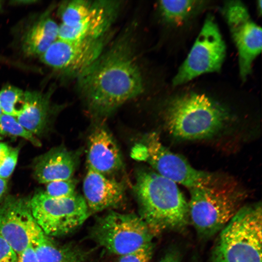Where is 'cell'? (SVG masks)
Wrapping results in <instances>:
<instances>
[{
	"instance_id": "4fadbf2b",
	"label": "cell",
	"mask_w": 262,
	"mask_h": 262,
	"mask_svg": "<svg viewBox=\"0 0 262 262\" xmlns=\"http://www.w3.org/2000/svg\"><path fill=\"white\" fill-rule=\"evenodd\" d=\"M121 3L115 0H96L95 6L84 19L73 26H59L57 39L80 41L98 39L108 34Z\"/></svg>"
},
{
	"instance_id": "83f0119b",
	"label": "cell",
	"mask_w": 262,
	"mask_h": 262,
	"mask_svg": "<svg viewBox=\"0 0 262 262\" xmlns=\"http://www.w3.org/2000/svg\"><path fill=\"white\" fill-rule=\"evenodd\" d=\"M16 262H39L33 244L17 255Z\"/></svg>"
},
{
	"instance_id": "44dd1931",
	"label": "cell",
	"mask_w": 262,
	"mask_h": 262,
	"mask_svg": "<svg viewBox=\"0 0 262 262\" xmlns=\"http://www.w3.org/2000/svg\"><path fill=\"white\" fill-rule=\"evenodd\" d=\"M95 0H74L63 4L60 16L64 25L73 26L85 18L92 11Z\"/></svg>"
},
{
	"instance_id": "ba28073f",
	"label": "cell",
	"mask_w": 262,
	"mask_h": 262,
	"mask_svg": "<svg viewBox=\"0 0 262 262\" xmlns=\"http://www.w3.org/2000/svg\"><path fill=\"white\" fill-rule=\"evenodd\" d=\"M226 48L217 24L208 16L187 57L172 82L185 83L203 74L218 72L226 57Z\"/></svg>"
},
{
	"instance_id": "1f68e13d",
	"label": "cell",
	"mask_w": 262,
	"mask_h": 262,
	"mask_svg": "<svg viewBox=\"0 0 262 262\" xmlns=\"http://www.w3.org/2000/svg\"><path fill=\"white\" fill-rule=\"evenodd\" d=\"M262 0H259L257 1V12L259 15L260 16L262 14Z\"/></svg>"
},
{
	"instance_id": "52a82bcc",
	"label": "cell",
	"mask_w": 262,
	"mask_h": 262,
	"mask_svg": "<svg viewBox=\"0 0 262 262\" xmlns=\"http://www.w3.org/2000/svg\"><path fill=\"white\" fill-rule=\"evenodd\" d=\"M33 215L44 233L58 237L72 232L89 217L90 211L84 198L75 193L63 198H53L43 191L30 198Z\"/></svg>"
},
{
	"instance_id": "277c9868",
	"label": "cell",
	"mask_w": 262,
	"mask_h": 262,
	"mask_svg": "<svg viewBox=\"0 0 262 262\" xmlns=\"http://www.w3.org/2000/svg\"><path fill=\"white\" fill-rule=\"evenodd\" d=\"M227 113L204 94L190 93L169 101L164 111L166 126L175 137L184 140L207 138L223 127Z\"/></svg>"
},
{
	"instance_id": "8fae6325",
	"label": "cell",
	"mask_w": 262,
	"mask_h": 262,
	"mask_svg": "<svg viewBox=\"0 0 262 262\" xmlns=\"http://www.w3.org/2000/svg\"><path fill=\"white\" fill-rule=\"evenodd\" d=\"M107 35L80 41L57 39L40 57V59L53 69L77 78L106 48Z\"/></svg>"
},
{
	"instance_id": "d6a6232c",
	"label": "cell",
	"mask_w": 262,
	"mask_h": 262,
	"mask_svg": "<svg viewBox=\"0 0 262 262\" xmlns=\"http://www.w3.org/2000/svg\"><path fill=\"white\" fill-rule=\"evenodd\" d=\"M2 113H2V111H1V109L0 107V115Z\"/></svg>"
},
{
	"instance_id": "d6986e66",
	"label": "cell",
	"mask_w": 262,
	"mask_h": 262,
	"mask_svg": "<svg viewBox=\"0 0 262 262\" xmlns=\"http://www.w3.org/2000/svg\"><path fill=\"white\" fill-rule=\"evenodd\" d=\"M39 262H87L88 252L73 245L58 244L44 233L33 244Z\"/></svg>"
},
{
	"instance_id": "5b68a950",
	"label": "cell",
	"mask_w": 262,
	"mask_h": 262,
	"mask_svg": "<svg viewBox=\"0 0 262 262\" xmlns=\"http://www.w3.org/2000/svg\"><path fill=\"white\" fill-rule=\"evenodd\" d=\"M261 203L243 206L219 232L212 262H262Z\"/></svg>"
},
{
	"instance_id": "f1b7e54d",
	"label": "cell",
	"mask_w": 262,
	"mask_h": 262,
	"mask_svg": "<svg viewBox=\"0 0 262 262\" xmlns=\"http://www.w3.org/2000/svg\"><path fill=\"white\" fill-rule=\"evenodd\" d=\"M180 253L176 248L168 250L159 262H181Z\"/></svg>"
},
{
	"instance_id": "484cf974",
	"label": "cell",
	"mask_w": 262,
	"mask_h": 262,
	"mask_svg": "<svg viewBox=\"0 0 262 262\" xmlns=\"http://www.w3.org/2000/svg\"><path fill=\"white\" fill-rule=\"evenodd\" d=\"M153 246L140 248L130 253L120 256L118 262H150Z\"/></svg>"
},
{
	"instance_id": "30bf717a",
	"label": "cell",
	"mask_w": 262,
	"mask_h": 262,
	"mask_svg": "<svg viewBox=\"0 0 262 262\" xmlns=\"http://www.w3.org/2000/svg\"><path fill=\"white\" fill-rule=\"evenodd\" d=\"M30 200L7 195L0 204V236L17 255L44 233L33 215Z\"/></svg>"
},
{
	"instance_id": "e0dca14e",
	"label": "cell",
	"mask_w": 262,
	"mask_h": 262,
	"mask_svg": "<svg viewBox=\"0 0 262 262\" xmlns=\"http://www.w3.org/2000/svg\"><path fill=\"white\" fill-rule=\"evenodd\" d=\"M50 116L49 97L38 92H26V106L16 117L26 130L40 136L47 129Z\"/></svg>"
},
{
	"instance_id": "f546056e",
	"label": "cell",
	"mask_w": 262,
	"mask_h": 262,
	"mask_svg": "<svg viewBox=\"0 0 262 262\" xmlns=\"http://www.w3.org/2000/svg\"><path fill=\"white\" fill-rule=\"evenodd\" d=\"M8 188L7 180L0 178V204L7 196Z\"/></svg>"
},
{
	"instance_id": "ffe728a7",
	"label": "cell",
	"mask_w": 262,
	"mask_h": 262,
	"mask_svg": "<svg viewBox=\"0 0 262 262\" xmlns=\"http://www.w3.org/2000/svg\"><path fill=\"white\" fill-rule=\"evenodd\" d=\"M199 0H161L158 5L163 20L171 24L185 21L203 4Z\"/></svg>"
},
{
	"instance_id": "4dcf8cb0",
	"label": "cell",
	"mask_w": 262,
	"mask_h": 262,
	"mask_svg": "<svg viewBox=\"0 0 262 262\" xmlns=\"http://www.w3.org/2000/svg\"><path fill=\"white\" fill-rule=\"evenodd\" d=\"M11 148L7 144L0 142V163L6 156Z\"/></svg>"
},
{
	"instance_id": "3957f363",
	"label": "cell",
	"mask_w": 262,
	"mask_h": 262,
	"mask_svg": "<svg viewBox=\"0 0 262 262\" xmlns=\"http://www.w3.org/2000/svg\"><path fill=\"white\" fill-rule=\"evenodd\" d=\"M189 190V222L203 239L219 233L243 206L246 196L235 182L212 174Z\"/></svg>"
},
{
	"instance_id": "5bb4252c",
	"label": "cell",
	"mask_w": 262,
	"mask_h": 262,
	"mask_svg": "<svg viewBox=\"0 0 262 262\" xmlns=\"http://www.w3.org/2000/svg\"><path fill=\"white\" fill-rule=\"evenodd\" d=\"M83 191L89 210L94 213L118 207L125 196L123 182L89 167L84 179Z\"/></svg>"
},
{
	"instance_id": "d4e9b609",
	"label": "cell",
	"mask_w": 262,
	"mask_h": 262,
	"mask_svg": "<svg viewBox=\"0 0 262 262\" xmlns=\"http://www.w3.org/2000/svg\"><path fill=\"white\" fill-rule=\"evenodd\" d=\"M19 147H11L9 151L0 163V178L6 180L13 172L16 166Z\"/></svg>"
},
{
	"instance_id": "9c48e42d",
	"label": "cell",
	"mask_w": 262,
	"mask_h": 262,
	"mask_svg": "<svg viewBox=\"0 0 262 262\" xmlns=\"http://www.w3.org/2000/svg\"><path fill=\"white\" fill-rule=\"evenodd\" d=\"M222 12L238 50L240 76L245 81L251 73L254 60L261 52L262 29L241 1H227Z\"/></svg>"
},
{
	"instance_id": "7a4b0ae2",
	"label": "cell",
	"mask_w": 262,
	"mask_h": 262,
	"mask_svg": "<svg viewBox=\"0 0 262 262\" xmlns=\"http://www.w3.org/2000/svg\"><path fill=\"white\" fill-rule=\"evenodd\" d=\"M133 190L140 217L153 235L180 231L188 225V203L174 181L156 172L141 169L136 174Z\"/></svg>"
},
{
	"instance_id": "6da1fadb",
	"label": "cell",
	"mask_w": 262,
	"mask_h": 262,
	"mask_svg": "<svg viewBox=\"0 0 262 262\" xmlns=\"http://www.w3.org/2000/svg\"><path fill=\"white\" fill-rule=\"evenodd\" d=\"M133 32L127 29L77 79L78 89L89 111L110 115L144 90Z\"/></svg>"
},
{
	"instance_id": "8992f818",
	"label": "cell",
	"mask_w": 262,
	"mask_h": 262,
	"mask_svg": "<svg viewBox=\"0 0 262 262\" xmlns=\"http://www.w3.org/2000/svg\"><path fill=\"white\" fill-rule=\"evenodd\" d=\"M91 236L100 246L120 256L152 246L153 235L140 216L111 211L98 218Z\"/></svg>"
},
{
	"instance_id": "cb8c5ba5",
	"label": "cell",
	"mask_w": 262,
	"mask_h": 262,
	"mask_svg": "<svg viewBox=\"0 0 262 262\" xmlns=\"http://www.w3.org/2000/svg\"><path fill=\"white\" fill-rule=\"evenodd\" d=\"M76 180L70 178L47 183L44 193L53 198H63L71 196L76 193Z\"/></svg>"
},
{
	"instance_id": "7c38bea8",
	"label": "cell",
	"mask_w": 262,
	"mask_h": 262,
	"mask_svg": "<svg viewBox=\"0 0 262 262\" xmlns=\"http://www.w3.org/2000/svg\"><path fill=\"white\" fill-rule=\"evenodd\" d=\"M142 143L147 149L145 161L156 173L176 183L191 188L201 183L211 175L196 169L183 157L169 150L162 144L155 132L144 135Z\"/></svg>"
},
{
	"instance_id": "ac0fdd59",
	"label": "cell",
	"mask_w": 262,
	"mask_h": 262,
	"mask_svg": "<svg viewBox=\"0 0 262 262\" xmlns=\"http://www.w3.org/2000/svg\"><path fill=\"white\" fill-rule=\"evenodd\" d=\"M59 26L51 18H42L25 33L22 48L29 56H41L57 39Z\"/></svg>"
},
{
	"instance_id": "603a6c76",
	"label": "cell",
	"mask_w": 262,
	"mask_h": 262,
	"mask_svg": "<svg viewBox=\"0 0 262 262\" xmlns=\"http://www.w3.org/2000/svg\"><path fill=\"white\" fill-rule=\"evenodd\" d=\"M3 136L20 137L36 147L41 146L40 140L21 126L16 117L3 113L0 115V138Z\"/></svg>"
},
{
	"instance_id": "9a60e30c",
	"label": "cell",
	"mask_w": 262,
	"mask_h": 262,
	"mask_svg": "<svg viewBox=\"0 0 262 262\" xmlns=\"http://www.w3.org/2000/svg\"><path fill=\"white\" fill-rule=\"evenodd\" d=\"M88 167L107 176L123 167L121 154L114 137L103 126L96 127L89 135Z\"/></svg>"
},
{
	"instance_id": "4316f807",
	"label": "cell",
	"mask_w": 262,
	"mask_h": 262,
	"mask_svg": "<svg viewBox=\"0 0 262 262\" xmlns=\"http://www.w3.org/2000/svg\"><path fill=\"white\" fill-rule=\"evenodd\" d=\"M17 258L16 252L0 236V262H16Z\"/></svg>"
},
{
	"instance_id": "2e32d148",
	"label": "cell",
	"mask_w": 262,
	"mask_h": 262,
	"mask_svg": "<svg viewBox=\"0 0 262 262\" xmlns=\"http://www.w3.org/2000/svg\"><path fill=\"white\" fill-rule=\"evenodd\" d=\"M79 156V151L69 150L64 146L53 147L34 159L33 176L41 183L72 178Z\"/></svg>"
},
{
	"instance_id": "7402d4cb",
	"label": "cell",
	"mask_w": 262,
	"mask_h": 262,
	"mask_svg": "<svg viewBox=\"0 0 262 262\" xmlns=\"http://www.w3.org/2000/svg\"><path fill=\"white\" fill-rule=\"evenodd\" d=\"M26 106V92L12 85L0 91V107L3 114L17 117Z\"/></svg>"
}]
</instances>
